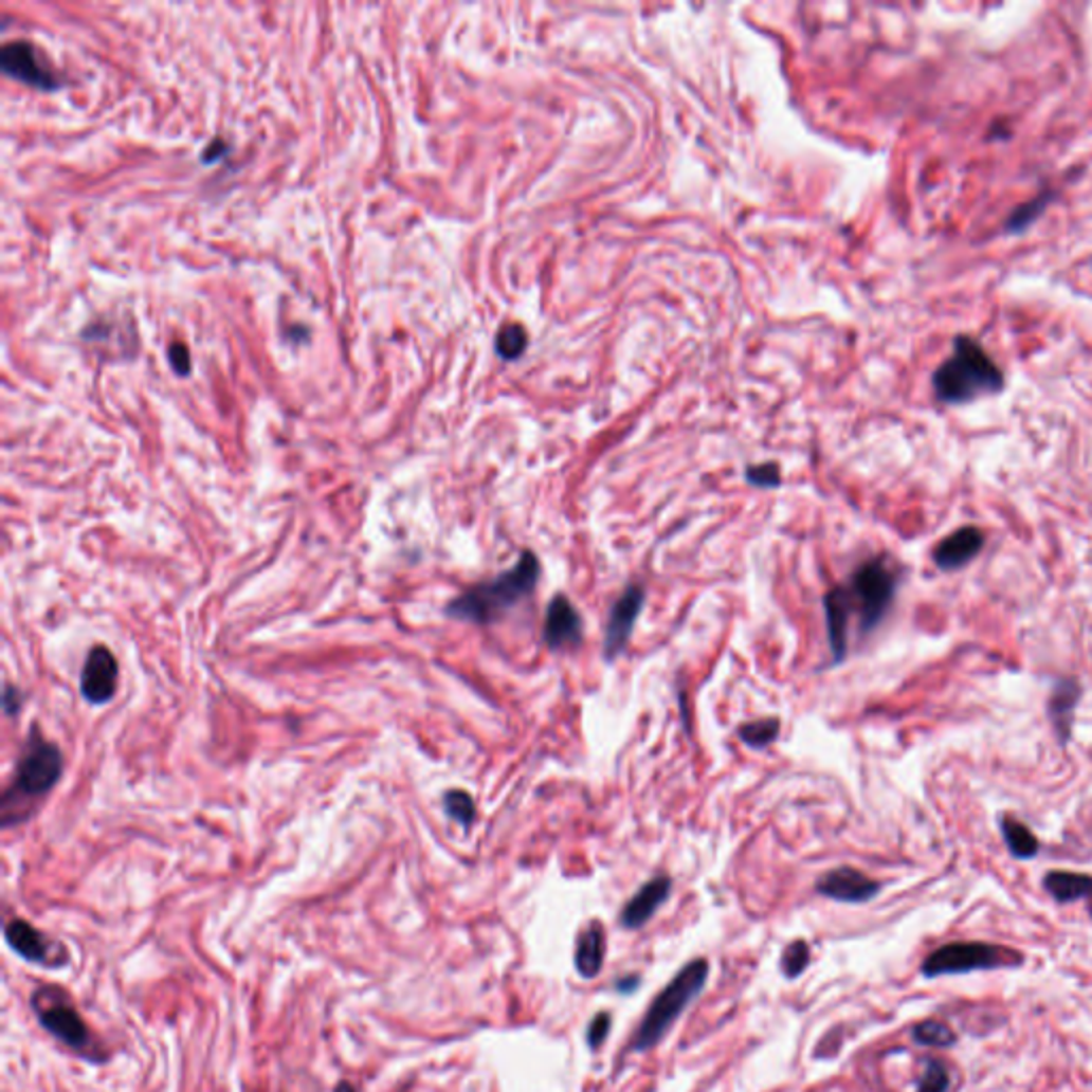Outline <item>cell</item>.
<instances>
[{"label": "cell", "instance_id": "1", "mask_svg": "<svg viewBox=\"0 0 1092 1092\" xmlns=\"http://www.w3.org/2000/svg\"><path fill=\"white\" fill-rule=\"evenodd\" d=\"M934 395L943 403H967L1005 388V376L993 357L971 338L953 340L951 357L932 376Z\"/></svg>", "mask_w": 1092, "mask_h": 1092}, {"label": "cell", "instance_id": "2", "mask_svg": "<svg viewBox=\"0 0 1092 1092\" xmlns=\"http://www.w3.org/2000/svg\"><path fill=\"white\" fill-rule=\"evenodd\" d=\"M538 577L540 562L531 551H525L508 572L499 575L489 583H480L455 598L449 604L447 613L461 621H472L480 625L493 623L533 592Z\"/></svg>", "mask_w": 1092, "mask_h": 1092}, {"label": "cell", "instance_id": "3", "mask_svg": "<svg viewBox=\"0 0 1092 1092\" xmlns=\"http://www.w3.org/2000/svg\"><path fill=\"white\" fill-rule=\"evenodd\" d=\"M1024 963V953L1014 947L986 941H953L932 949L924 959L920 973L926 980H934L976 971L1020 969Z\"/></svg>", "mask_w": 1092, "mask_h": 1092}, {"label": "cell", "instance_id": "4", "mask_svg": "<svg viewBox=\"0 0 1092 1092\" xmlns=\"http://www.w3.org/2000/svg\"><path fill=\"white\" fill-rule=\"evenodd\" d=\"M709 978V963L694 961L683 967L678 976L655 997L651 1007L647 1009L638 1031L632 1037L634 1050H649L661 1041V1037L670 1031L674 1020L683 1014L703 990Z\"/></svg>", "mask_w": 1092, "mask_h": 1092}, {"label": "cell", "instance_id": "5", "mask_svg": "<svg viewBox=\"0 0 1092 1092\" xmlns=\"http://www.w3.org/2000/svg\"><path fill=\"white\" fill-rule=\"evenodd\" d=\"M62 753L54 743L48 741H31L26 753L18 764V772L14 785L7 789L3 798V822L5 826L20 822L26 802L43 798L62 775Z\"/></svg>", "mask_w": 1092, "mask_h": 1092}, {"label": "cell", "instance_id": "6", "mask_svg": "<svg viewBox=\"0 0 1092 1092\" xmlns=\"http://www.w3.org/2000/svg\"><path fill=\"white\" fill-rule=\"evenodd\" d=\"M33 1012L39 1024L54 1035L60 1043L71 1048L73 1052L90 1058L103 1060V1052L94 1035L90 1033L86 1020L77 1012L73 999L58 986H41L31 997Z\"/></svg>", "mask_w": 1092, "mask_h": 1092}, {"label": "cell", "instance_id": "7", "mask_svg": "<svg viewBox=\"0 0 1092 1092\" xmlns=\"http://www.w3.org/2000/svg\"><path fill=\"white\" fill-rule=\"evenodd\" d=\"M850 594L860 613V630L871 632L881 623L894 600L896 575L886 560L875 558L854 572Z\"/></svg>", "mask_w": 1092, "mask_h": 1092}, {"label": "cell", "instance_id": "8", "mask_svg": "<svg viewBox=\"0 0 1092 1092\" xmlns=\"http://www.w3.org/2000/svg\"><path fill=\"white\" fill-rule=\"evenodd\" d=\"M5 939L10 947L29 963L41 965L46 969H58L69 963V953L65 945L60 941L50 939L26 920H12L5 926Z\"/></svg>", "mask_w": 1092, "mask_h": 1092}, {"label": "cell", "instance_id": "9", "mask_svg": "<svg viewBox=\"0 0 1092 1092\" xmlns=\"http://www.w3.org/2000/svg\"><path fill=\"white\" fill-rule=\"evenodd\" d=\"M644 606V589L638 585H630L613 604L606 630H604V659L615 661L634 632L636 619Z\"/></svg>", "mask_w": 1092, "mask_h": 1092}, {"label": "cell", "instance_id": "10", "mask_svg": "<svg viewBox=\"0 0 1092 1092\" xmlns=\"http://www.w3.org/2000/svg\"><path fill=\"white\" fill-rule=\"evenodd\" d=\"M117 661L107 647H94L81 670V694L90 705H105L115 696Z\"/></svg>", "mask_w": 1092, "mask_h": 1092}, {"label": "cell", "instance_id": "11", "mask_svg": "<svg viewBox=\"0 0 1092 1092\" xmlns=\"http://www.w3.org/2000/svg\"><path fill=\"white\" fill-rule=\"evenodd\" d=\"M879 890H881V884H877L875 879L867 877L865 873H860L852 867L835 869L817 881L819 894L829 896L833 900H839V903H856V905L869 903L871 898H875L879 894Z\"/></svg>", "mask_w": 1092, "mask_h": 1092}, {"label": "cell", "instance_id": "12", "mask_svg": "<svg viewBox=\"0 0 1092 1092\" xmlns=\"http://www.w3.org/2000/svg\"><path fill=\"white\" fill-rule=\"evenodd\" d=\"M544 640L551 649L577 647L583 640V619L566 596H556L546 608Z\"/></svg>", "mask_w": 1092, "mask_h": 1092}, {"label": "cell", "instance_id": "13", "mask_svg": "<svg viewBox=\"0 0 1092 1092\" xmlns=\"http://www.w3.org/2000/svg\"><path fill=\"white\" fill-rule=\"evenodd\" d=\"M0 65H3L5 73L35 86L41 90H54L58 88V79L41 65L37 50L26 41H16L3 48L0 54Z\"/></svg>", "mask_w": 1092, "mask_h": 1092}, {"label": "cell", "instance_id": "14", "mask_svg": "<svg viewBox=\"0 0 1092 1092\" xmlns=\"http://www.w3.org/2000/svg\"><path fill=\"white\" fill-rule=\"evenodd\" d=\"M984 542L986 538L978 527H963L953 531L934 549V564L945 572L959 570L978 558V553L984 549Z\"/></svg>", "mask_w": 1092, "mask_h": 1092}, {"label": "cell", "instance_id": "15", "mask_svg": "<svg viewBox=\"0 0 1092 1092\" xmlns=\"http://www.w3.org/2000/svg\"><path fill=\"white\" fill-rule=\"evenodd\" d=\"M824 611L829 623V640L833 649L835 661H841L848 655V627L854 611V600L850 589L837 587L824 596Z\"/></svg>", "mask_w": 1092, "mask_h": 1092}, {"label": "cell", "instance_id": "16", "mask_svg": "<svg viewBox=\"0 0 1092 1092\" xmlns=\"http://www.w3.org/2000/svg\"><path fill=\"white\" fill-rule=\"evenodd\" d=\"M670 890H672V881L666 875H659V877H653L651 881H647L623 907L621 924L625 928L644 926L651 920V915L659 909V905H663V900L670 896Z\"/></svg>", "mask_w": 1092, "mask_h": 1092}, {"label": "cell", "instance_id": "17", "mask_svg": "<svg viewBox=\"0 0 1092 1092\" xmlns=\"http://www.w3.org/2000/svg\"><path fill=\"white\" fill-rule=\"evenodd\" d=\"M1081 698V688L1079 683L1073 680V678H1060L1056 683V688L1050 696V703H1048V713H1050V720L1056 728V734L1060 739V743L1064 745L1071 736V726H1073V713H1075V707Z\"/></svg>", "mask_w": 1092, "mask_h": 1092}, {"label": "cell", "instance_id": "18", "mask_svg": "<svg viewBox=\"0 0 1092 1092\" xmlns=\"http://www.w3.org/2000/svg\"><path fill=\"white\" fill-rule=\"evenodd\" d=\"M1045 892L1060 905L1075 900L1092 903V875L1071 871H1050L1043 877Z\"/></svg>", "mask_w": 1092, "mask_h": 1092}, {"label": "cell", "instance_id": "19", "mask_svg": "<svg viewBox=\"0 0 1092 1092\" xmlns=\"http://www.w3.org/2000/svg\"><path fill=\"white\" fill-rule=\"evenodd\" d=\"M606 934L600 922H592L577 943V969L583 978H596L604 965Z\"/></svg>", "mask_w": 1092, "mask_h": 1092}, {"label": "cell", "instance_id": "20", "mask_svg": "<svg viewBox=\"0 0 1092 1092\" xmlns=\"http://www.w3.org/2000/svg\"><path fill=\"white\" fill-rule=\"evenodd\" d=\"M1001 833H1003L1005 845H1007V850H1009V854L1014 858H1018V860H1033L1039 854L1037 837L1029 831V826L1018 822V819L1003 817L1001 819Z\"/></svg>", "mask_w": 1092, "mask_h": 1092}, {"label": "cell", "instance_id": "21", "mask_svg": "<svg viewBox=\"0 0 1092 1092\" xmlns=\"http://www.w3.org/2000/svg\"><path fill=\"white\" fill-rule=\"evenodd\" d=\"M911 1037L920 1045L939 1048V1050H947V1048H953L956 1043H959V1035H956V1031L949 1024L941 1022V1020L917 1022L911 1029Z\"/></svg>", "mask_w": 1092, "mask_h": 1092}, {"label": "cell", "instance_id": "22", "mask_svg": "<svg viewBox=\"0 0 1092 1092\" xmlns=\"http://www.w3.org/2000/svg\"><path fill=\"white\" fill-rule=\"evenodd\" d=\"M922 1064L924 1069L917 1079V1092H949L951 1077L947 1064L934 1056H926Z\"/></svg>", "mask_w": 1092, "mask_h": 1092}, {"label": "cell", "instance_id": "23", "mask_svg": "<svg viewBox=\"0 0 1092 1092\" xmlns=\"http://www.w3.org/2000/svg\"><path fill=\"white\" fill-rule=\"evenodd\" d=\"M1052 197H1054V193H1043V195L1035 197L1033 201H1029V203L1020 205L1018 210H1014V214H1012V216L1007 218V222H1005V229H1007L1009 233H1022V231H1026V229H1029V226H1031V224H1033V222H1035V220L1045 212V207H1048V203L1052 201Z\"/></svg>", "mask_w": 1092, "mask_h": 1092}, {"label": "cell", "instance_id": "24", "mask_svg": "<svg viewBox=\"0 0 1092 1092\" xmlns=\"http://www.w3.org/2000/svg\"><path fill=\"white\" fill-rule=\"evenodd\" d=\"M739 736L749 747H756V749L768 747L779 736V720L768 717V720H760V722H749V724L741 726Z\"/></svg>", "mask_w": 1092, "mask_h": 1092}, {"label": "cell", "instance_id": "25", "mask_svg": "<svg viewBox=\"0 0 1092 1092\" xmlns=\"http://www.w3.org/2000/svg\"><path fill=\"white\" fill-rule=\"evenodd\" d=\"M444 808L447 813L455 819V822H459L461 826L470 829L474 824L476 819V804H474V798L463 791V789H451L447 796H444Z\"/></svg>", "mask_w": 1092, "mask_h": 1092}, {"label": "cell", "instance_id": "26", "mask_svg": "<svg viewBox=\"0 0 1092 1092\" xmlns=\"http://www.w3.org/2000/svg\"><path fill=\"white\" fill-rule=\"evenodd\" d=\"M525 344H527V335H525V329L521 325H506L497 333V352L504 359L518 357L525 350Z\"/></svg>", "mask_w": 1092, "mask_h": 1092}, {"label": "cell", "instance_id": "27", "mask_svg": "<svg viewBox=\"0 0 1092 1092\" xmlns=\"http://www.w3.org/2000/svg\"><path fill=\"white\" fill-rule=\"evenodd\" d=\"M811 961L808 956V945L804 941H794L791 945L785 947L783 951V959H781V967H783V973L787 978H798L806 965Z\"/></svg>", "mask_w": 1092, "mask_h": 1092}, {"label": "cell", "instance_id": "28", "mask_svg": "<svg viewBox=\"0 0 1092 1092\" xmlns=\"http://www.w3.org/2000/svg\"><path fill=\"white\" fill-rule=\"evenodd\" d=\"M747 480L756 487H764V489H770V487H777L781 483V476H779V468L775 463H764V466H751L747 470Z\"/></svg>", "mask_w": 1092, "mask_h": 1092}, {"label": "cell", "instance_id": "29", "mask_svg": "<svg viewBox=\"0 0 1092 1092\" xmlns=\"http://www.w3.org/2000/svg\"><path fill=\"white\" fill-rule=\"evenodd\" d=\"M608 1033H611V1014L602 1012V1014H598V1016L592 1020V1024H589V1029H587V1043H589V1048L598 1050V1048L604 1043V1039H606V1035H608Z\"/></svg>", "mask_w": 1092, "mask_h": 1092}, {"label": "cell", "instance_id": "30", "mask_svg": "<svg viewBox=\"0 0 1092 1092\" xmlns=\"http://www.w3.org/2000/svg\"><path fill=\"white\" fill-rule=\"evenodd\" d=\"M169 361L174 365V369L178 374H188L190 371V354H188V348L184 344H171L169 346Z\"/></svg>", "mask_w": 1092, "mask_h": 1092}, {"label": "cell", "instance_id": "31", "mask_svg": "<svg viewBox=\"0 0 1092 1092\" xmlns=\"http://www.w3.org/2000/svg\"><path fill=\"white\" fill-rule=\"evenodd\" d=\"M20 707V700H18V692L16 690H7L5 692V709L7 713H16V709Z\"/></svg>", "mask_w": 1092, "mask_h": 1092}, {"label": "cell", "instance_id": "32", "mask_svg": "<svg viewBox=\"0 0 1092 1092\" xmlns=\"http://www.w3.org/2000/svg\"><path fill=\"white\" fill-rule=\"evenodd\" d=\"M335 1092H354V1088H352V1084H348V1081H340V1084L335 1086Z\"/></svg>", "mask_w": 1092, "mask_h": 1092}, {"label": "cell", "instance_id": "33", "mask_svg": "<svg viewBox=\"0 0 1092 1092\" xmlns=\"http://www.w3.org/2000/svg\"><path fill=\"white\" fill-rule=\"evenodd\" d=\"M636 984H638V980H636V978H632L630 982H619V988H621V993H623V988H627V993H632V988H634Z\"/></svg>", "mask_w": 1092, "mask_h": 1092}, {"label": "cell", "instance_id": "34", "mask_svg": "<svg viewBox=\"0 0 1092 1092\" xmlns=\"http://www.w3.org/2000/svg\"><path fill=\"white\" fill-rule=\"evenodd\" d=\"M1088 913H1090V917H1092V903H1090V907H1088Z\"/></svg>", "mask_w": 1092, "mask_h": 1092}]
</instances>
